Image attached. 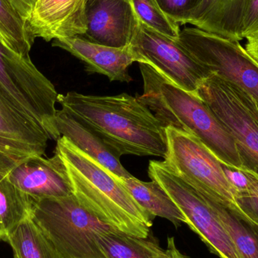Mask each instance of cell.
I'll return each instance as SVG.
<instances>
[{
  "label": "cell",
  "mask_w": 258,
  "mask_h": 258,
  "mask_svg": "<svg viewBox=\"0 0 258 258\" xmlns=\"http://www.w3.org/2000/svg\"><path fill=\"white\" fill-rule=\"evenodd\" d=\"M61 110L92 131L119 157L166 155L165 128L138 97L59 94Z\"/></svg>",
  "instance_id": "obj_1"
},
{
  "label": "cell",
  "mask_w": 258,
  "mask_h": 258,
  "mask_svg": "<svg viewBox=\"0 0 258 258\" xmlns=\"http://www.w3.org/2000/svg\"><path fill=\"white\" fill-rule=\"evenodd\" d=\"M55 151L63 161L73 194L86 210L122 233L148 237L155 218L137 203L120 177L65 137L57 140Z\"/></svg>",
  "instance_id": "obj_2"
},
{
  "label": "cell",
  "mask_w": 258,
  "mask_h": 258,
  "mask_svg": "<svg viewBox=\"0 0 258 258\" xmlns=\"http://www.w3.org/2000/svg\"><path fill=\"white\" fill-rule=\"evenodd\" d=\"M139 65L144 94L138 99L162 125L197 137L223 163L242 170L234 139L208 104L197 94L171 83L150 65Z\"/></svg>",
  "instance_id": "obj_3"
},
{
  "label": "cell",
  "mask_w": 258,
  "mask_h": 258,
  "mask_svg": "<svg viewBox=\"0 0 258 258\" xmlns=\"http://www.w3.org/2000/svg\"><path fill=\"white\" fill-rule=\"evenodd\" d=\"M32 200L30 218L62 258H107L98 236L116 229L86 210L75 196Z\"/></svg>",
  "instance_id": "obj_4"
},
{
  "label": "cell",
  "mask_w": 258,
  "mask_h": 258,
  "mask_svg": "<svg viewBox=\"0 0 258 258\" xmlns=\"http://www.w3.org/2000/svg\"><path fill=\"white\" fill-rule=\"evenodd\" d=\"M197 95L233 137L242 170L258 177L257 100L237 85L215 74L200 85Z\"/></svg>",
  "instance_id": "obj_5"
},
{
  "label": "cell",
  "mask_w": 258,
  "mask_h": 258,
  "mask_svg": "<svg viewBox=\"0 0 258 258\" xmlns=\"http://www.w3.org/2000/svg\"><path fill=\"white\" fill-rule=\"evenodd\" d=\"M165 166L199 192L242 214L236 203L237 191L226 175L224 163L197 137L171 127L165 128Z\"/></svg>",
  "instance_id": "obj_6"
},
{
  "label": "cell",
  "mask_w": 258,
  "mask_h": 258,
  "mask_svg": "<svg viewBox=\"0 0 258 258\" xmlns=\"http://www.w3.org/2000/svg\"><path fill=\"white\" fill-rule=\"evenodd\" d=\"M0 85L11 98L36 118L51 140L60 138L55 125L59 94L31 59L9 48L0 38Z\"/></svg>",
  "instance_id": "obj_7"
},
{
  "label": "cell",
  "mask_w": 258,
  "mask_h": 258,
  "mask_svg": "<svg viewBox=\"0 0 258 258\" xmlns=\"http://www.w3.org/2000/svg\"><path fill=\"white\" fill-rule=\"evenodd\" d=\"M177 40L212 74L237 85L258 100V63L238 41L197 27L180 30Z\"/></svg>",
  "instance_id": "obj_8"
},
{
  "label": "cell",
  "mask_w": 258,
  "mask_h": 258,
  "mask_svg": "<svg viewBox=\"0 0 258 258\" xmlns=\"http://www.w3.org/2000/svg\"><path fill=\"white\" fill-rule=\"evenodd\" d=\"M148 174L166 191L184 215L186 224L213 254L221 258H239L219 218L197 189L159 161H150Z\"/></svg>",
  "instance_id": "obj_9"
},
{
  "label": "cell",
  "mask_w": 258,
  "mask_h": 258,
  "mask_svg": "<svg viewBox=\"0 0 258 258\" xmlns=\"http://www.w3.org/2000/svg\"><path fill=\"white\" fill-rule=\"evenodd\" d=\"M130 48L138 63H147L171 83L197 94L200 85L212 75L180 43L155 31L138 20Z\"/></svg>",
  "instance_id": "obj_10"
},
{
  "label": "cell",
  "mask_w": 258,
  "mask_h": 258,
  "mask_svg": "<svg viewBox=\"0 0 258 258\" xmlns=\"http://www.w3.org/2000/svg\"><path fill=\"white\" fill-rule=\"evenodd\" d=\"M49 140L42 124L0 85V165L14 167L33 156H44Z\"/></svg>",
  "instance_id": "obj_11"
},
{
  "label": "cell",
  "mask_w": 258,
  "mask_h": 258,
  "mask_svg": "<svg viewBox=\"0 0 258 258\" xmlns=\"http://www.w3.org/2000/svg\"><path fill=\"white\" fill-rule=\"evenodd\" d=\"M81 38L113 48L129 46L138 24L131 0H86Z\"/></svg>",
  "instance_id": "obj_12"
},
{
  "label": "cell",
  "mask_w": 258,
  "mask_h": 258,
  "mask_svg": "<svg viewBox=\"0 0 258 258\" xmlns=\"http://www.w3.org/2000/svg\"><path fill=\"white\" fill-rule=\"evenodd\" d=\"M8 177L35 200L74 195L63 161L56 151L51 158L33 156L12 167L8 171Z\"/></svg>",
  "instance_id": "obj_13"
},
{
  "label": "cell",
  "mask_w": 258,
  "mask_h": 258,
  "mask_svg": "<svg viewBox=\"0 0 258 258\" xmlns=\"http://www.w3.org/2000/svg\"><path fill=\"white\" fill-rule=\"evenodd\" d=\"M86 0H36L27 30L32 39L46 42L56 39L81 37L86 31Z\"/></svg>",
  "instance_id": "obj_14"
},
{
  "label": "cell",
  "mask_w": 258,
  "mask_h": 258,
  "mask_svg": "<svg viewBox=\"0 0 258 258\" xmlns=\"http://www.w3.org/2000/svg\"><path fill=\"white\" fill-rule=\"evenodd\" d=\"M52 46L66 50L86 65L89 74H99L110 81L130 83L128 68L138 57L129 46L113 48L89 42L81 37H69L53 40Z\"/></svg>",
  "instance_id": "obj_15"
},
{
  "label": "cell",
  "mask_w": 258,
  "mask_h": 258,
  "mask_svg": "<svg viewBox=\"0 0 258 258\" xmlns=\"http://www.w3.org/2000/svg\"><path fill=\"white\" fill-rule=\"evenodd\" d=\"M245 0H203L187 24L233 41L242 40Z\"/></svg>",
  "instance_id": "obj_16"
},
{
  "label": "cell",
  "mask_w": 258,
  "mask_h": 258,
  "mask_svg": "<svg viewBox=\"0 0 258 258\" xmlns=\"http://www.w3.org/2000/svg\"><path fill=\"white\" fill-rule=\"evenodd\" d=\"M55 125L60 137L68 138L75 147L115 175L119 177H132L121 164L120 157L113 153L101 138L61 109L56 113Z\"/></svg>",
  "instance_id": "obj_17"
},
{
  "label": "cell",
  "mask_w": 258,
  "mask_h": 258,
  "mask_svg": "<svg viewBox=\"0 0 258 258\" xmlns=\"http://www.w3.org/2000/svg\"><path fill=\"white\" fill-rule=\"evenodd\" d=\"M203 196L225 228L239 258H258V225L213 197Z\"/></svg>",
  "instance_id": "obj_18"
},
{
  "label": "cell",
  "mask_w": 258,
  "mask_h": 258,
  "mask_svg": "<svg viewBox=\"0 0 258 258\" xmlns=\"http://www.w3.org/2000/svg\"><path fill=\"white\" fill-rule=\"evenodd\" d=\"M120 180L137 203L153 218H165L176 227L181 223L186 224V218L180 209L157 182L141 181L133 176L120 177Z\"/></svg>",
  "instance_id": "obj_19"
},
{
  "label": "cell",
  "mask_w": 258,
  "mask_h": 258,
  "mask_svg": "<svg viewBox=\"0 0 258 258\" xmlns=\"http://www.w3.org/2000/svg\"><path fill=\"white\" fill-rule=\"evenodd\" d=\"M98 242L107 258H170L157 239L150 235L137 237L113 230L100 234Z\"/></svg>",
  "instance_id": "obj_20"
},
{
  "label": "cell",
  "mask_w": 258,
  "mask_h": 258,
  "mask_svg": "<svg viewBox=\"0 0 258 258\" xmlns=\"http://www.w3.org/2000/svg\"><path fill=\"white\" fill-rule=\"evenodd\" d=\"M5 242L12 247L14 258H62L31 218L11 232Z\"/></svg>",
  "instance_id": "obj_21"
},
{
  "label": "cell",
  "mask_w": 258,
  "mask_h": 258,
  "mask_svg": "<svg viewBox=\"0 0 258 258\" xmlns=\"http://www.w3.org/2000/svg\"><path fill=\"white\" fill-rule=\"evenodd\" d=\"M0 38L17 54L30 58L34 39L30 36L25 21L7 0H0Z\"/></svg>",
  "instance_id": "obj_22"
},
{
  "label": "cell",
  "mask_w": 258,
  "mask_h": 258,
  "mask_svg": "<svg viewBox=\"0 0 258 258\" xmlns=\"http://www.w3.org/2000/svg\"><path fill=\"white\" fill-rule=\"evenodd\" d=\"M138 19L155 31L174 39L180 35L179 24L159 7L156 0H131Z\"/></svg>",
  "instance_id": "obj_23"
},
{
  "label": "cell",
  "mask_w": 258,
  "mask_h": 258,
  "mask_svg": "<svg viewBox=\"0 0 258 258\" xmlns=\"http://www.w3.org/2000/svg\"><path fill=\"white\" fill-rule=\"evenodd\" d=\"M243 171L248 184L245 189L238 191L236 203L242 214L258 225V177L245 170Z\"/></svg>",
  "instance_id": "obj_24"
},
{
  "label": "cell",
  "mask_w": 258,
  "mask_h": 258,
  "mask_svg": "<svg viewBox=\"0 0 258 258\" xmlns=\"http://www.w3.org/2000/svg\"><path fill=\"white\" fill-rule=\"evenodd\" d=\"M203 0H156L162 10L177 24H187Z\"/></svg>",
  "instance_id": "obj_25"
},
{
  "label": "cell",
  "mask_w": 258,
  "mask_h": 258,
  "mask_svg": "<svg viewBox=\"0 0 258 258\" xmlns=\"http://www.w3.org/2000/svg\"><path fill=\"white\" fill-rule=\"evenodd\" d=\"M242 33L243 39L258 33V0H245Z\"/></svg>",
  "instance_id": "obj_26"
},
{
  "label": "cell",
  "mask_w": 258,
  "mask_h": 258,
  "mask_svg": "<svg viewBox=\"0 0 258 258\" xmlns=\"http://www.w3.org/2000/svg\"><path fill=\"white\" fill-rule=\"evenodd\" d=\"M7 1L27 23L31 15L36 0H7Z\"/></svg>",
  "instance_id": "obj_27"
},
{
  "label": "cell",
  "mask_w": 258,
  "mask_h": 258,
  "mask_svg": "<svg viewBox=\"0 0 258 258\" xmlns=\"http://www.w3.org/2000/svg\"><path fill=\"white\" fill-rule=\"evenodd\" d=\"M245 49L250 56L258 63V33L246 38Z\"/></svg>",
  "instance_id": "obj_28"
},
{
  "label": "cell",
  "mask_w": 258,
  "mask_h": 258,
  "mask_svg": "<svg viewBox=\"0 0 258 258\" xmlns=\"http://www.w3.org/2000/svg\"><path fill=\"white\" fill-rule=\"evenodd\" d=\"M166 251L170 258H188L185 254L180 252V250L176 246L174 238L171 236L168 237Z\"/></svg>",
  "instance_id": "obj_29"
},
{
  "label": "cell",
  "mask_w": 258,
  "mask_h": 258,
  "mask_svg": "<svg viewBox=\"0 0 258 258\" xmlns=\"http://www.w3.org/2000/svg\"><path fill=\"white\" fill-rule=\"evenodd\" d=\"M257 104H258V100H257Z\"/></svg>",
  "instance_id": "obj_30"
}]
</instances>
